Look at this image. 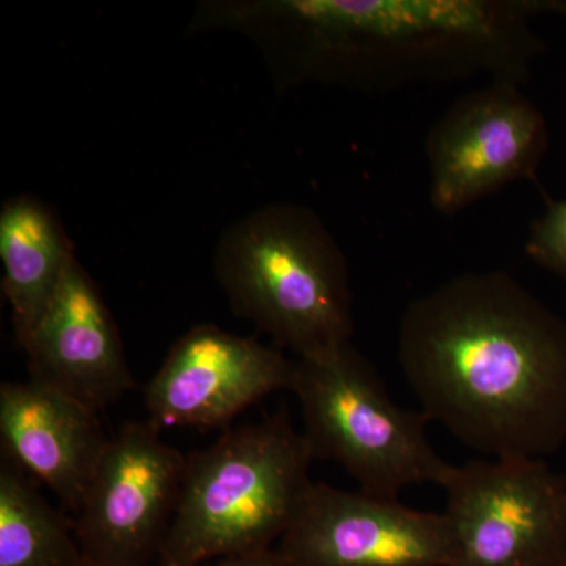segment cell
Instances as JSON below:
<instances>
[{
	"label": "cell",
	"instance_id": "cell-1",
	"mask_svg": "<svg viewBox=\"0 0 566 566\" xmlns=\"http://www.w3.org/2000/svg\"><path fill=\"white\" fill-rule=\"evenodd\" d=\"M566 0H248L208 2L192 31L243 33L275 81L389 92L488 77L521 85L545 50L539 14Z\"/></svg>",
	"mask_w": 566,
	"mask_h": 566
},
{
	"label": "cell",
	"instance_id": "cell-2",
	"mask_svg": "<svg viewBox=\"0 0 566 566\" xmlns=\"http://www.w3.org/2000/svg\"><path fill=\"white\" fill-rule=\"evenodd\" d=\"M398 364L422 412L490 458L566 444V322L502 271L450 279L398 327Z\"/></svg>",
	"mask_w": 566,
	"mask_h": 566
},
{
	"label": "cell",
	"instance_id": "cell-3",
	"mask_svg": "<svg viewBox=\"0 0 566 566\" xmlns=\"http://www.w3.org/2000/svg\"><path fill=\"white\" fill-rule=\"evenodd\" d=\"M214 273L241 318L297 359L352 344L348 262L311 208L275 203L233 223Z\"/></svg>",
	"mask_w": 566,
	"mask_h": 566
},
{
	"label": "cell",
	"instance_id": "cell-4",
	"mask_svg": "<svg viewBox=\"0 0 566 566\" xmlns=\"http://www.w3.org/2000/svg\"><path fill=\"white\" fill-rule=\"evenodd\" d=\"M312 461L304 434L285 412L229 430L189 453L158 566H200L270 551L314 483Z\"/></svg>",
	"mask_w": 566,
	"mask_h": 566
},
{
	"label": "cell",
	"instance_id": "cell-5",
	"mask_svg": "<svg viewBox=\"0 0 566 566\" xmlns=\"http://www.w3.org/2000/svg\"><path fill=\"white\" fill-rule=\"evenodd\" d=\"M290 390L314 461L340 465L364 493L398 499L417 483L438 485L449 468L428 439L430 419L395 403L353 344L294 360Z\"/></svg>",
	"mask_w": 566,
	"mask_h": 566
},
{
	"label": "cell",
	"instance_id": "cell-6",
	"mask_svg": "<svg viewBox=\"0 0 566 566\" xmlns=\"http://www.w3.org/2000/svg\"><path fill=\"white\" fill-rule=\"evenodd\" d=\"M452 566H566V479L538 458L449 464Z\"/></svg>",
	"mask_w": 566,
	"mask_h": 566
},
{
	"label": "cell",
	"instance_id": "cell-7",
	"mask_svg": "<svg viewBox=\"0 0 566 566\" xmlns=\"http://www.w3.org/2000/svg\"><path fill=\"white\" fill-rule=\"evenodd\" d=\"M161 428L132 422L111 436L73 526L85 560L98 566L158 562L180 497L186 457Z\"/></svg>",
	"mask_w": 566,
	"mask_h": 566
},
{
	"label": "cell",
	"instance_id": "cell-8",
	"mask_svg": "<svg viewBox=\"0 0 566 566\" xmlns=\"http://www.w3.org/2000/svg\"><path fill=\"white\" fill-rule=\"evenodd\" d=\"M547 145L545 115L520 85L490 82L469 93L428 134L434 210L455 214L506 185L535 180Z\"/></svg>",
	"mask_w": 566,
	"mask_h": 566
},
{
	"label": "cell",
	"instance_id": "cell-9",
	"mask_svg": "<svg viewBox=\"0 0 566 566\" xmlns=\"http://www.w3.org/2000/svg\"><path fill=\"white\" fill-rule=\"evenodd\" d=\"M275 553L286 566H452L444 513L312 483Z\"/></svg>",
	"mask_w": 566,
	"mask_h": 566
},
{
	"label": "cell",
	"instance_id": "cell-10",
	"mask_svg": "<svg viewBox=\"0 0 566 566\" xmlns=\"http://www.w3.org/2000/svg\"><path fill=\"white\" fill-rule=\"evenodd\" d=\"M294 360L277 346L212 324L181 335L144 390L153 423L219 428L279 390H290Z\"/></svg>",
	"mask_w": 566,
	"mask_h": 566
},
{
	"label": "cell",
	"instance_id": "cell-11",
	"mask_svg": "<svg viewBox=\"0 0 566 566\" xmlns=\"http://www.w3.org/2000/svg\"><path fill=\"white\" fill-rule=\"evenodd\" d=\"M21 348L33 381L96 412L136 386L109 307L76 259Z\"/></svg>",
	"mask_w": 566,
	"mask_h": 566
},
{
	"label": "cell",
	"instance_id": "cell-12",
	"mask_svg": "<svg viewBox=\"0 0 566 566\" xmlns=\"http://www.w3.org/2000/svg\"><path fill=\"white\" fill-rule=\"evenodd\" d=\"M0 441L9 458L76 515L111 436L99 412L29 379L0 386Z\"/></svg>",
	"mask_w": 566,
	"mask_h": 566
},
{
	"label": "cell",
	"instance_id": "cell-13",
	"mask_svg": "<svg viewBox=\"0 0 566 566\" xmlns=\"http://www.w3.org/2000/svg\"><path fill=\"white\" fill-rule=\"evenodd\" d=\"M74 259L69 234L51 208L28 196L14 197L3 205L2 290L20 346L35 329Z\"/></svg>",
	"mask_w": 566,
	"mask_h": 566
},
{
	"label": "cell",
	"instance_id": "cell-14",
	"mask_svg": "<svg viewBox=\"0 0 566 566\" xmlns=\"http://www.w3.org/2000/svg\"><path fill=\"white\" fill-rule=\"evenodd\" d=\"M73 523L9 458L0 463V566H82Z\"/></svg>",
	"mask_w": 566,
	"mask_h": 566
},
{
	"label": "cell",
	"instance_id": "cell-15",
	"mask_svg": "<svg viewBox=\"0 0 566 566\" xmlns=\"http://www.w3.org/2000/svg\"><path fill=\"white\" fill-rule=\"evenodd\" d=\"M526 253L566 282V200L546 199V210L531 226Z\"/></svg>",
	"mask_w": 566,
	"mask_h": 566
},
{
	"label": "cell",
	"instance_id": "cell-16",
	"mask_svg": "<svg viewBox=\"0 0 566 566\" xmlns=\"http://www.w3.org/2000/svg\"><path fill=\"white\" fill-rule=\"evenodd\" d=\"M200 566H286L277 556L275 549L262 551V553L241 554L208 562Z\"/></svg>",
	"mask_w": 566,
	"mask_h": 566
},
{
	"label": "cell",
	"instance_id": "cell-17",
	"mask_svg": "<svg viewBox=\"0 0 566 566\" xmlns=\"http://www.w3.org/2000/svg\"><path fill=\"white\" fill-rule=\"evenodd\" d=\"M82 566H98V565H93V564H91V562H87L84 558V565H82Z\"/></svg>",
	"mask_w": 566,
	"mask_h": 566
}]
</instances>
